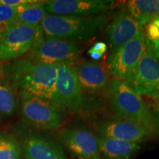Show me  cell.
I'll return each instance as SVG.
<instances>
[{"label": "cell", "mask_w": 159, "mask_h": 159, "mask_svg": "<svg viewBox=\"0 0 159 159\" xmlns=\"http://www.w3.org/2000/svg\"><path fill=\"white\" fill-rule=\"evenodd\" d=\"M147 41V40H146ZM149 45H150L151 49H152V52H153V54L155 55V56H156L157 58L159 60V44H157V45H152V44H150V43L148 42Z\"/></svg>", "instance_id": "484cf974"}, {"label": "cell", "mask_w": 159, "mask_h": 159, "mask_svg": "<svg viewBox=\"0 0 159 159\" xmlns=\"http://www.w3.org/2000/svg\"><path fill=\"white\" fill-rule=\"evenodd\" d=\"M61 144L79 159H99L98 144L95 135L84 128L73 127L60 132Z\"/></svg>", "instance_id": "8fae6325"}, {"label": "cell", "mask_w": 159, "mask_h": 159, "mask_svg": "<svg viewBox=\"0 0 159 159\" xmlns=\"http://www.w3.org/2000/svg\"><path fill=\"white\" fill-rule=\"evenodd\" d=\"M4 30H2V29H0V38H1V35H2V32H3Z\"/></svg>", "instance_id": "f1b7e54d"}, {"label": "cell", "mask_w": 159, "mask_h": 159, "mask_svg": "<svg viewBox=\"0 0 159 159\" xmlns=\"http://www.w3.org/2000/svg\"><path fill=\"white\" fill-rule=\"evenodd\" d=\"M80 56V51L76 43L46 38L41 30L33 47L25 57L34 63L42 64L69 63L75 65L78 62Z\"/></svg>", "instance_id": "8992f818"}, {"label": "cell", "mask_w": 159, "mask_h": 159, "mask_svg": "<svg viewBox=\"0 0 159 159\" xmlns=\"http://www.w3.org/2000/svg\"><path fill=\"white\" fill-rule=\"evenodd\" d=\"M77 76L83 92L98 94L109 88V73L102 64L90 60H83L75 64Z\"/></svg>", "instance_id": "5bb4252c"}, {"label": "cell", "mask_w": 159, "mask_h": 159, "mask_svg": "<svg viewBox=\"0 0 159 159\" xmlns=\"http://www.w3.org/2000/svg\"><path fill=\"white\" fill-rule=\"evenodd\" d=\"M19 109L23 122L38 130H56L63 124L61 109L51 101L25 91L20 92Z\"/></svg>", "instance_id": "277c9868"}, {"label": "cell", "mask_w": 159, "mask_h": 159, "mask_svg": "<svg viewBox=\"0 0 159 159\" xmlns=\"http://www.w3.org/2000/svg\"><path fill=\"white\" fill-rule=\"evenodd\" d=\"M108 101L114 119L140 125L152 134L159 124L140 95L125 81L114 79L108 88Z\"/></svg>", "instance_id": "7a4b0ae2"}, {"label": "cell", "mask_w": 159, "mask_h": 159, "mask_svg": "<svg viewBox=\"0 0 159 159\" xmlns=\"http://www.w3.org/2000/svg\"><path fill=\"white\" fill-rule=\"evenodd\" d=\"M156 119L157 122H158V124H159V113L158 114V115H157V116H156Z\"/></svg>", "instance_id": "83f0119b"}, {"label": "cell", "mask_w": 159, "mask_h": 159, "mask_svg": "<svg viewBox=\"0 0 159 159\" xmlns=\"http://www.w3.org/2000/svg\"><path fill=\"white\" fill-rule=\"evenodd\" d=\"M17 8L16 23L21 25L37 27L47 14L44 8V1H31Z\"/></svg>", "instance_id": "d6986e66"}, {"label": "cell", "mask_w": 159, "mask_h": 159, "mask_svg": "<svg viewBox=\"0 0 159 159\" xmlns=\"http://www.w3.org/2000/svg\"><path fill=\"white\" fill-rule=\"evenodd\" d=\"M18 8L3 5L0 2V29L5 30L16 23Z\"/></svg>", "instance_id": "44dd1931"}, {"label": "cell", "mask_w": 159, "mask_h": 159, "mask_svg": "<svg viewBox=\"0 0 159 159\" xmlns=\"http://www.w3.org/2000/svg\"><path fill=\"white\" fill-rule=\"evenodd\" d=\"M145 47L146 39L143 30L129 42L111 52L107 57L109 75L119 80L128 79L142 58Z\"/></svg>", "instance_id": "52a82bcc"}, {"label": "cell", "mask_w": 159, "mask_h": 159, "mask_svg": "<svg viewBox=\"0 0 159 159\" xmlns=\"http://www.w3.org/2000/svg\"><path fill=\"white\" fill-rule=\"evenodd\" d=\"M5 66L3 65L2 63L0 62V78H2L5 77Z\"/></svg>", "instance_id": "4316f807"}, {"label": "cell", "mask_w": 159, "mask_h": 159, "mask_svg": "<svg viewBox=\"0 0 159 159\" xmlns=\"http://www.w3.org/2000/svg\"><path fill=\"white\" fill-rule=\"evenodd\" d=\"M41 31L40 25L33 27L16 23L7 27L0 38V61H14L27 54Z\"/></svg>", "instance_id": "9c48e42d"}, {"label": "cell", "mask_w": 159, "mask_h": 159, "mask_svg": "<svg viewBox=\"0 0 159 159\" xmlns=\"http://www.w3.org/2000/svg\"><path fill=\"white\" fill-rule=\"evenodd\" d=\"M22 148L26 159H68L62 147L45 135L28 134Z\"/></svg>", "instance_id": "9a60e30c"}, {"label": "cell", "mask_w": 159, "mask_h": 159, "mask_svg": "<svg viewBox=\"0 0 159 159\" xmlns=\"http://www.w3.org/2000/svg\"><path fill=\"white\" fill-rule=\"evenodd\" d=\"M22 149L13 135L0 134V159H21Z\"/></svg>", "instance_id": "ffe728a7"}, {"label": "cell", "mask_w": 159, "mask_h": 159, "mask_svg": "<svg viewBox=\"0 0 159 159\" xmlns=\"http://www.w3.org/2000/svg\"><path fill=\"white\" fill-rule=\"evenodd\" d=\"M96 135L139 144L148 140L152 133L140 125L119 119H105L94 125Z\"/></svg>", "instance_id": "4fadbf2b"}, {"label": "cell", "mask_w": 159, "mask_h": 159, "mask_svg": "<svg viewBox=\"0 0 159 159\" xmlns=\"http://www.w3.org/2000/svg\"><path fill=\"white\" fill-rule=\"evenodd\" d=\"M32 0H0V2L12 7H20L30 2Z\"/></svg>", "instance_id": "603a6c76"}, {"label": "cell", "mask_w": 159, "mask_h": 159, "mask_svg": "<svg viewBox=\"0 0 159 159\" xmlns=\"http://www.w3.org/2000/svg\"><path fill=\"white\" fill-rule=\"evenodd\" d=\"M114 4L112 0H49L44 1V8L52 15L90 16L104 13Z\"/></svg>", "instance_id": "30bf717a"}, {"label": "cell", "mask_w": 159, "mask_h": 159, "mask_svg": "<svg viewBox=\"0 0 159 159\" xmlns=\"http://www.w3.org/2000/svg\"><path fill=\"white\" fill-rule=\"evenodd\" d=\"M57 66L34 63L22 57L4 66L5 77L16 89L52 102Z\"/></svg>", "instance_id": "6da1fadb"}, {"label": "cell", "mask_w": 159, "mask_h": 159, "mask_svg": "<svg viewBox=\"0 0 159 159\" xmlns=\"http://www.w3.org/2000/svg\"><path fill=\"white\" fill-rule=\"evenodd\" d=\"M92 48L95 49V50L98 51V52H99L104 54L105 52L107 51V49H108V46H107V44H105V43L99 41V42L95 43L94 45L93 46Z\"/></svg>", "instance_id": "cb8c5ba5"}, {"label": "cell", "mask_w": 159, "mask_h": 159, "mask_svg": "<svg viewBox=\"0 0 159 159\" xmlns=\"http://www.w3.org/2000/svg\"><path fill=\"white\" fill-rule=\"evenodd\" d=\"M145 39L150 44H159V16L144 26Z\"/></svg>", "instance_id": "7402d4cb"}, {"label": "cell", "mask_w": 159, "mask_h": 159, "mask_svg": "<svg viewBox=\"0 0 159 159\" xmlns=\"http://www.w3.org/2000/svg\"><path fill=\"white\" fill-rule=\"evenodd\" d=\"M97 144L103 156L108 159H130L140 150V145L95 134Z\"/></svg>", "instance_id": "2e32d148"}, {"label": "cell", "mask_w": 159, "mask_h": 159, "mask_svg": "<svg viewBox=\"0 0 159 159\" xmlns=\"http://www.w3.org/2000/svg\"><path fill=\"white\" fill-rule=\"evenodd\" d=\"M158 134H159V127H158Z\"/></svg>", "instance_id": "f546056e"}, {"label": "cell", "mask_w": 159, "mask_h": 159, "mask_svg": "<svg viewBox=\"0 0 159 159\" xmlns=\"http://www.w3.org/2000/svg\"><path fill=\"white\" fill-rule=\"evenodd\" d=\"M143 30L144 27L126 9L116 11L105 31L111 52L129 42Z\"/></svg>", "instance_id": "7c38bea8"}, {"label": "cell", "mask_w": 159, "mask_h": 159, "mask_svg": "<svg viewBox=\"0 0 159 159\" xmlns=\"http://www.w3.org/2000/svg\"><path fill=\"white\" fill-rule=\"evenodd\" d=\"M126 10L144 27L159 16V0H130L126 3Z\"/></svg>", "instance_id": "e0dca14e"}, {"label": "cell", "mask_w": 159, "mask_h": 159, "mask_svg": "<svg viewBox=\"0 0 159 159\" xmlns=\"http://www.w3.org/2000/svg\"><path fill=\"white\" fill-rule=\"evenodd\" d=\"M17 89L5 77L0 78V117L13 116L18 106Z\"/></svg>", "instance_id": "ac0fdd59"}, {"label": "cell", "mask_w": 159, "mask_h": 159, "mask_svg": "<svg viewBox=\"0 0 159 159\" xmlns=\"http://www.w3.org/2000/svg\"><path fill=\"white\" fill-rule=\"evenodd\" d=\"M140 96L159 105V60L146 41L144 54L132 75L125 81Z\"/></svg>", "instance_id": "ba28073f"}, {"label": "cell", "mask_w": 159, "mask_h": 159, "mask_svg": "<svg viewBox=\"0 0 159 159\" xmlns=\"http://www.w3.org/2000/svg\"><path fill=\"white\" fill-rule=\"evenodd\" d=\"M107 25L104 13L90 16H66L47 14L41 26L44 37L69 42L89 41Z\"/></svg>", "instance_id": "3957f363"}, {"label": "cell", "mask_w": 159, "mask_h": 159, "mask_svg": "<svg viewBox=\"0 0 159 159\" xmlns=\"http://www.w3.org/2000/svg\"><path fill=\"white\" fill-rule=\"evenodd\" d=\"M88 54L90 55V57H91L92 59L95 60V61H97V60H99L101 58V57H102V55L104 54H102V53L99 52L95 50L91 47L89 49L88 51Z\"/></svg>", "instance_id": "d4e9b609"}, {"label": "cell", "mask_w": 159, "mask_h": 159, "mask_svg": "<svg viewBox=\"0 0 159 159\" xmlns=\"http://www.w3.org/2000/svg\"><path fill=\"white\" fill-rule=\"evenodd\" d=\"M52 102L61 110L73 113L83 112L86 107V99L77 76L75 65L58 64L55 91Z\"/></svg>", "instance_id": "5b68a950"}]
</instances>
